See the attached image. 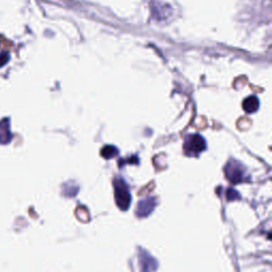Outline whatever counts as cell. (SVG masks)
<instances>
[{"mask_svg":"<svg viewBox=\"0 0 272 272\" xmlns=\"http://www.w3.org/2000/svg\"><path fill=\"white\" fill-rule=\"evenodd\" d=\"M225 175L233 184L241 183L245 181V168L236 161H231L225 166Z\"/></svg>","mask_w":272,"mask_h":272,"instance_id":"obj_3","label":"cell"},{"mask_svg":"<svg viewBox=\"0 0 272 272\" xmlns=\"http://www.w3.org/2000/svg\"><path fill=\"white\" fill-rule=\"evenodd\" d=\"M100 153L105 158L109 160V158L115 157L118 154V150H117L116 147H114V146H105L104 148L101 149Z\"/></svg>","mask_w":272,"mask_h":272,"instance_id":"obj_6","label":"cell"},{"mask_svg":"<svg viewBox=\"0 0 272 272\" xmlns=\"http://www.w3.org/2000/svg\"><path fill=\"white\" fill-rule=\"evenodd\" d=\"M114 189H115V200L118 208L122 211L129 209L131 203V195L127 184L120 178H117L114 181Z\"/></svg>","mask_w":272,"mask_h":272,"instance_id":"obj_1","label":"cell"},{"mask_svg":"<svg viewBox=\"0 0 272 272\" xmlns=\"http://www.w3.org/2000/svg\"><path fill=\"white\" fill-rule=\"evenodd\" d=\"M259 107V100L256 96H250L244 100L243 102V109L248 114H252V113L256 112Z\"/></svg>","mask_w":272,"mask_h":272,"instance_id":"obj_5","label":"cell"},{"mask_svg":"<svg viewBox=\"0 0 272 272\" xmlns=\"http://www.w3.org/2000/svg\"><path fill=\"white\" fill-rule=\"evenodd\" d=\"M207 148V143L201 135H188L184 142V152L189 156H198Z\"/></svg>","mask_w":272,"mask_h":272,"instance_id":"obj_2","label":"cell"},{"mask_svg":"<svg viewBox=\"0 0 272 272\" xmlns=\"http://www.w3.org/2000/svg\"><path fill=\"white\" fill-rule=\"evenodd\" d=\"M9 60L7 54H0V66H3Z\"/></svg>","mask_w":272,"mask_h":272,"instance_id":"obj_7","label":"cell"},{"mask_svg":"<svg viewBox=\"0 0 272 272\" xmlns=\"http://www.w3.org/2000/svg\"><path fill=\"white\" fill-rule=\"evenodd\" d=\"M156 206V200L154 198H149L140 202L139 208H138V216L139 217H145L148 216V215L153 211V209Z\"/></svg>","mask_w":272,"mask_h":272,"instance_id":"obj_4","label":"cell"}]
</instances>
